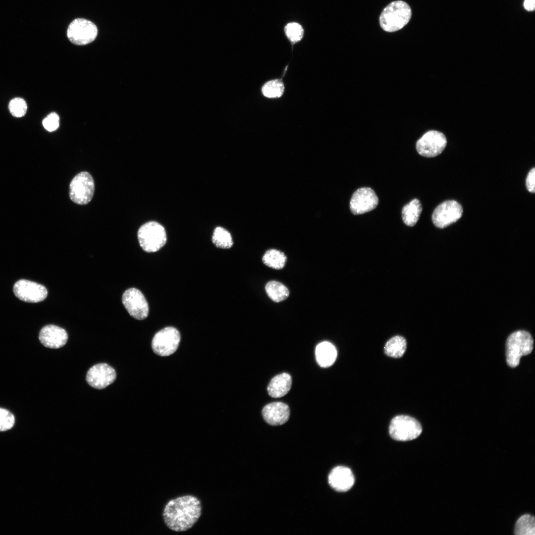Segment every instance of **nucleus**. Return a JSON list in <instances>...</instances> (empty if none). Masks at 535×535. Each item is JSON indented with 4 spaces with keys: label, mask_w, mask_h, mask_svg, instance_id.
Instances as JSON below:
<instances>
[{
    "label": "nucleus",
    "mask_w": 535,
    "mask_h": 535,
    "mask_svg": "<svg viewBox=\"0 0 535 535\" xmlns=\"http://www.w3.org/2000/svg\"><path fill=\"white\" fill-rule=\"evenodd\" d=\"M137 236L141 247L148 253L158 251L166 242L164 227L156 221H149L142 225L138 231Z\"/></svg>",
    "instance_id": "nucleus-4"
},
{
    "label": "nucleus",
    "mask_w": 535,
    "mask_h": 535,
    "mask_svg": "<svg viewBox=\"0 0 535 535\" xmlns=\"http://www.w3.org/2000/svg\"><path fill=\"white\" fill-rule=\"evenodd\" d=\"M8 107L11 114L16 117L23 116L27 109L26 102L20 98L12 99L9 102Z\"/></svg>",
    "instance_id": "nucleus-28"
},
{
    "label": "nucleus",
    "mask_w": 535,
    "mask_h": 535,
    "mask_svg": "<svg viewBox=\"0 0 535 535\" xmlns=\"http://www.w3.org/2000/svg\"><path fill=\"white\" fill-rule=\"evenodd\" d=\"M411 16V10L409 5L403 1L396 0L384 8L379 17V23L384 31L394 32L405 26Z\"/></svg>",
    "instance_id": "nucleus-2"
},
{
    "label": "nucleus",
    "mask_w": 535,
    "mask_h": 535,
    "mask_svg": "<svg viewBox=\"0 0 535 535\" xmlns=\"http://www.w3.org/2000/svg\"><path fill=\"white\" fill-rule=\"evenodd\" d=\"M180 341L178 330L171 326L165 327L154 336L152 347L154 352L161 356H167L177 350Z\"/></svg>",
    "instance_id": "nucleus-7"
},
{
    "label": "nucleus",
    "mask_w": 535,
    "mask_h": 535,
    "mask_svg": "<svg viewBox=\"0 0 535 535\" xmlns=\"http://www.w3.org/2000/svg\"><path fill=\"white\" fill-rule=\"evenodd\" d=\"M285 32L287 38L293 43L300 41L304 34L302 26L296 22L287 24L285 27Z\"/></svg>",
    "instance_id": "nucleus-27"
},
{
    "label": "nucleus",
    "mask_w": 535,
    "mask_h": 535,
    "mask_svg": "<svg viewBox=\"0 0 535 535\" xmlns=\"http://www.w3.org/2000/svg\"><path fill=\"white\" fill-rule=\"evenodd\" d=\"M291 385V376L285 373L280 374L271 379L268 386V392L273 398H280L288 392Z\"/></svg>",
    "instance_id": "nucleus-18"
},
{
    "label": "nucleus",
    "mask_w": 535,
    "mask_h": 535,
    "mask_svg": "<svg viewBox=\"0 0 535 535\" xmlns=\"http://www.w3.org/2000/svg\"><path fill=\"white\" fill-rule=\"evenodd\" d=\"M378 204V199L375 192L371 188L362 187L353 194L350 209L353 214H360L374 209Z\"/></svg>",
    "instance_id": "nucleus-13"
},
{
    "label": "nucleus",
    "mask_w": 535,
    "mask_h": 535,
    "mask_svg": "<svg viewBox=\"0 0 535 535\" xmlns=\"http://www.w3.org/2000/svg\"><path fill=\"white\" fill-rule=\"evenodd\" d=\"M389 431L393 439L405 441L417 438L422 432V428L420 423L414 418L399 415L391 420Z\"/></svg>",
    "instance_id": "nucleus-5"
},
{
    "label": "nucleus",
    "mask_w": 535,
    "mask_h": 535,
    "mask_svg": "<svg viewBox=\"0 0 535 535\" xmlns=\"http://www.w3.org/2000/svg\"><path fill=\"white\" fill-rule=\"evenodd\" d=\"M534 347L531 334L524 330H518L509 335L506 341V356L508 366H518L522 356L530 354Z\"/></svg>",
    "instance_id": "nucleus-3"
},
{
    "label": "nucleus",
    "mask_w": 535,
    "mask_h": 535,
    "mask_svg": "<svg viewBox=\"0 0 535 535\" xmlns=\"http://www.w3.org/2000/svg\"><path fill=\"white\" fill-rule=\"evenodd\" d=\"M98 34L96 25L88 20L77 18L72 21L68 27L67 35L73 44L82 46L92 42Z\"/></svg>",
    "instance_id": "nucleus-8"
},
{
    "label": "nucleus",
    "mask_w": 535,
    "mask_h": 535,
    "mask_svg": "<svg viewBox=\"0 0 535 535\" xmlns=\"http://www.w3.org/2000/svg\"><path fill=\"white\" fill-rule=\"evenodd\" d=\"M59 120L58 115L55 112H52L43 119L42 123L44 127L47 131L52 132L58 128Z\"/></svg>",
    "instance_id": "nucleus-30"
},
{
    "label": "nucleus",
    "mask_w": 535,
    "mask_h": 535,
    "mask_svg": "<svg viewBox=\"0 0 535 535\" xmlns=\"http://www.w3.org/2000/svg\"><path fill=\"white\" fill-rule=\"evenodd\" d=\"M15 423L13 414L7 410L0 408V431H6L11 428Z\"/></svg>",
    "instance_id": "nucleus-29"
},
{
    "label": "nucleus",
    "mask_w": 535,
    "mask_h": 535,
    "mask_svg": "<svg viewBox=\"0 0 535 535\" xmlns=\"http://www.w3.org/2000/svg\"><path fill=\"white\" fill-rule=\"evenodd\" d=\"M265 289L268 296L276 302L285 300L289 295L288 288L276 281H270L267 283Z\"/></svg>",
    "instance_id": "nucleus-22"
},
{
    "label": "nucleus",
    "mask_w": 535,
    "mask_h": 535,
    "mask_svg": "<svg viewBox=\"0 0 535 535\" xmlns=\"http://www.w3.org/2000/svg\"><path fill=\"white\" fill-rule=\"evenodd\" d=\"M463 208L454 200H447L439 205L432 214L434 225L439 228H444L456 222L462 216Z\"/></svg>",
    "instance_id": "nucleus-10"
},
{
    "label": "nucleus",
    "mask_w": 535,
    "mask_h": 535,
    "mask_svg": "<svg viewBox=\"0 0 535 535\" xmlns=\"http://www.w3.org/2000/svg\"><path fill=\"white\" fill-rule=\"evenodd\" d=\"M422 211L420 201L414 199L405 205L402 210V217L404 223L409 226H414L418 221Z\"/></svg>",
    "instance_id": "nucleus-20"
},
{
    "label": "nucleus",
    "mask_w": 535,
    "mask_h": 535,
    "mask_svg": "<svg viewBox=\"0 0 535 535\" xmlns=\"http://www.w3.org/2000/svg\"><path fill=\"white\" fill-rule=\"evenodd\" d=\"M116 377V372L113 368L107 364L100 363L88 370L86 380L91 387L102 389L113 383Z\"/></svg>",
    "instance_id": "nucleus-14"
},
{
    "label": "nucleus",
    "mask_w": 535,
    "mask_h": 535,
    "mask_svg": "<svg viewBox=\"0 0 535 535\" xmlns=\"http://www.w3.org/2000/svg\"><path fill=\"white\" fill-rule=\"evenodd\" d=\"M122 303L133 318L143 320L149 314L148 304L143 293L138 289L131 288L126 290L122 297Z\"/></svg>",
    "instance_id": "nucleus-11"
},
{
    "label": "nucleus",
    "mask_w": 535,
    "mask_h": 535,
    "mask_svg": "<svg viewBox=\"0 0 535 535\" xmlns=\"http://www.w3.org/2000/svg\"><path fill=\"white\" fill-rule=\"evenodd\" d=\"M526 185L528 190L532 193L535 192V168L533 167L528 173L526 180Z\"/></svg>",
    "instance_id": "nucleus-31"
},
{
    "label": "nucleus",
    "mask_w": 535,
    "mask_h": 535,
    "mask_svg": "<svg viewBox=\"0 0 535 535\" xmlns=\"http://www.w3.org/2000/svg\"><path fill=\"white\" fill-rule=\"evenodd\" d=\"M39 338L44 346L57 349L66 343L68 334L64 329L55 325L49 324L41 329Z\"/></svg>",
    "instance_id": "nucleus-15"
},
{
    "label": "nucleus",
    "mask_w": 535,
    "mask_h": 535,
    "mask_svg": "<svg viewBox=\"0 0 535 535\" xmlns=\"http://www.w3.org/2000/svg\"><path fill=\"white\" fill-rule=\"evenodd\" d=\"M95 191V184L91 175L87 171L77 174L69 185V197L75 203L86 205L92 200Z\"/></svg>",
    "instance_id": "nucleus-6"
},
{
    "label": "nucleus",
    "mask_w": 535,
    "mask_h": 535,
    "mask_svg": "<svg viewBox=\"0 0 535 535\" xmlns=\"http://www.w3.org/2000/svg\"><path fill=\"white\" fill-rule=\"evenodd\" d=\"M212 241L216 247L222 249H229L233 244L230 233L221 227H217L214 230Z\"/></svg>",
    "instance_id": "nucleus-25"
},
{
    "label": "nucleus",
    "mask_w": 535,
    "mask_h": 535,
    "mask_svg": "<svg viewBox=\"0 0 535 535\" xmlns=\"http://www.w3.org/2000/svg\"><path fill=\"white\" fill-rule=\"evenodd\" d=\"M262 415L268 424L279 426L284 424L288 420L290 409L288 406L283 402H272L264 407Z\"/></svg>",
    "instance_id": "nucleus-16"
},
{
    "label": "nucleus",
    "mask_w": 535,
    "mask_h": 535,
    "mask_svg": "<svg viewBox=\"0 0 535 535\" xmlns=\"http://www.w3.org/2000/svg\"><path fill=\"white\" fill-rule=\"evenodd\" d=\"M328 480L330 486L339 492L349 490L355 482L351 470L344 466H338L333 469L329 474Z\"/></svg>",
    "instance_id": "nucleus-17"
},
{
    "label": "nucleus",
    "mask_w": 535,
    "mask_h": 535,
    "mask_svg": "<svg viewBox=\"0 0 535 535\" xmlns=\"http://www.w3.org/2000/svg\"><path fill=\"white\" fill-rule=\"evenodd\" d=\"M284 91V85L279 79L271 80L266 82L262 87L263 95L268 98L280 97Z\"/></svg>",
    "instance_id": "nucleus-26"
},
{
    "label": "nucleus",
    "mask_w": 535,
    "mask_h": 535,
    "mask_svg": "<svg viewBox=\"0 0 535 535\" xmlns=\"http://www.w3.org/2000/svg\"><path fill=\"white\" fill-rule=\"evenodd\" d=\"M446 144V138L442 133L435 130H430L417 141L416 149L421 156L432 158L440 154L445 149Z\"/></svg>",
    "instance_id": "nucleus-9"
},
{
    "label": "nucleus",
    "mask_w": 535,
    "mask_h": 535,
    "mask_svg": "<svg viewBox=\"0 0 535 535\" xmlns=\"http://www.w3.org/2000/svg\"><path fill=\"white\" fill-rule=\"evenodd\" d=\"M13 291L18 299L28 303L43 301L48 295V291L44 286L25 279H20L16 282Z\"/></svg>",
    "instance_id": "nucleus-12"
},
{
    "label": "nucleus",
    "mask_w": 535,
    "mask_h": 535,
    "mask_svg": "<svg viewBox=\"0 0 535 535\" xmlns=\"http://www.w3.org/2000/svg\"><path fill=\"white\" fill-rule=\"evenodd\" d=\"M316 357L318 364L327 368L333 364L337 357V351L331 343L324 341L319 344L316 349Z\"/></svg>",
    "instance_id": "nucleus-19"
},
{
    "label": "nucleus",
    "mask_w": 535,
    "mask_h": 535,
    "mask_svg": "<svg viewBox=\"0 0 535 535\" xmlns=\"http://www.w3.org/2000/svg\"><path fill=\"white\" fill-rule=\"evenodd\" d=\"M535 0H525L524 6L525 8L528 11H532L535 9Z\"/></svg>",
    "instance_id": "nucleus-32"
},
{
    "label": "nucleus",
    "mask_w": 535,
    "mask_h": 535,
    "mask_svg": "<svg viewBox=\"0 0 535 535\" xmlns=\"http://www.w3.org/2000/svg\"><path fill=\"white\" fill-rule=\"evenodd\" d=\"M514 533L516 535H535L534 517L528 514L521 516L516 523Z\"/></svg>",
    "instance_id": "nucleus-24"
},
{
    "label": "nucleus",
    "mask_w": 535,
    "mask_h": 535,
    "mask_svg": "<svg viewBox=\"0 0 535 535\" xmlns=\"http://www.w3.org/2000/svg\"><path fill=\"white\" fill-rule=\"evenodd\" d=\"M262 260L264 264L268 267L276 269H280L284 267L286 257L280 251L270 249L266 251Z\"/></svg>",
    "instance_id": "nucleus-23"
},
{
    "label": "nucleus",
    "mask_w": 535,
    "mask_h": 535,
    "mask_svg": "<svg viewBox=\"0 0 535 535\" xmlns=\"http://www.w3.org/2000/svg\"><path fill=\"white\" fill-rule=\"evenodd\" d=\"M407 342L402 336H396L390 339L384 347V352L388 356L400 358L405 353Z\"/></svg>",
    "instance_id": "nucleus-21"
},
{
    "label": "nucleus",
    "mask_w": 535,
    "mask_h": 535,
    "mask_svg": "<svg viewBox=\"0 0 535 535\" xmlns=\"http://www.w3.org/2000/svg\"><path fill=\"white\" fill-rule=\"evenodd\" d=\"M202 513L200 500L193 495H184L169 501L163 511L165 524L175 532L186 531L198 521Z\"/></svg>",
    "instance_id": "nucleus-1"
}]
</instances>
